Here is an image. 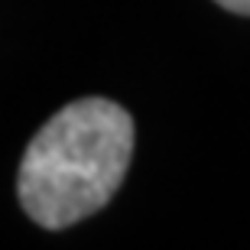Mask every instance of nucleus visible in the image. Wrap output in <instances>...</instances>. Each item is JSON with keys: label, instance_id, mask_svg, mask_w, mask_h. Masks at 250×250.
<instances>
[{"label": "nucleus", "instance_id": "1", "mask_svg": "<svg viewBox=\"0 0 250 250\" xmlns=\"http://www.w3.org/2000/svg\"><path fill=\"white\" fill-rule=\"evenodd\" d=\"M133 156V117L107 98L65 104L29 140L17 195L46 231L72 228L101 211L121 188Z\"/></svg>", "mask_w": 250, "mask_h": 250}, {"label": "nucleus", "instance_id": "2", "mask_svg": "<svg viewBox=\"0 0 250 250\" xmlns=\"http://www.w3.org/2000/svg\"><path fill=\"white\" fill-rule=\"evenodd\" d=\"M214 3H221V7H224V10H231V13L250 17V0H214Z\"/></svg>", "mask_w": 250, "mask_h": 250}]
</instances>
